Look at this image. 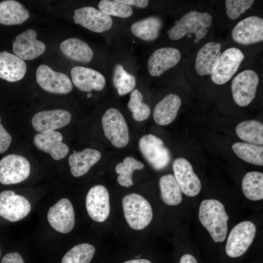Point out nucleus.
Listing matches in <instances>:
<instances>
[{
  "instance_id": "4c0bfd02",
  "label": "nucleus",
  "mask_w": 263,
  "mask_h": 263,
  "mask_svg": "<svg viewBox=\"0 0 263 263\" xmlns=\"http://www.w3.org/2000/svg\"><path fill=\"white\" fill-rule=\"evenodd\" d=\"M143 103V95L137 89H135L131 94L128 107L132 113H134L139 108Z\"/></svg>"
},
{
  "instance_id": "9b49d317",
  "label": "nucleus",
  "mask_w": 263,
  "mask_h": 263,
  "mask_svg": "<svg viewBox=\"0 0 263 263\" xmlns=\"http://www.w3.org/2000/svg\"><path fill=\"white\" fill-rule=\"evenodd\" d=\"M31 205L24 197L12 190L0 193V216L11 222L19 221L30 212Z\"/></svg>"
},
{
  "instance_id": "58836bf2",
  "label": "nucleus",
  "mask_w": 263,
  "mask_h": 263,
  "mask_svg": "<svg viewBox=\"0 0 263 263\" xmlns=\"http://www.w3.org/2000/svg\"><path fill=\"white\" fill-rule=\"evenodd\" d=\"M0 117V153L7 150L11 142L10 134L5 130L1 125Z\"/></svg>"
},
{
  "instance_id": "39448f33",
  "label": "nucleus",
  "mask_w": 263,
  "mask_h": 263,
  "mask_svg": "<svg viewBox=\"0 0 263 263\" xmlns=\"http://www.w3.org/2000/svg\"><path fill=\"white\" fill-rule=\"evenodd\" d=\"M139 148L143 157L154 169L161 170L169 164V150L156 136L152 134L143 136L139 140Z\"/></svg>"
},
{
  "instance_id": "e433bc0d",
  "label": "nucleus",
  "mask_w": 263,
  "mask_h": 263,
  "mask_svg": "<svg viewBox=\"0 0 263 263\" xmlns=\"http://www.w3.org/2000/svg\"><path fill=\"white\" fill-rule=\"evenodd\" d=\"M253 0H226L225 8L226 14L229 19H235L251 7L254 3Z\"/></svg>"
},
{
  "instance_id": "6ab92c4d",
  "label": "nucleus",
  "mask_w": 263,
  "mask_h": 263,
  "mask_svg": "<svg viewBox=\"0 0 263 263\" xmlns=\"http://www.w3.org/2000/svg\"><path fill=\"white\" fill-rule=\"evenodd\" d=\"M71 75L74 85L83 92L93 90L100 91L106 84L104 76L99 72L82 66H75L71 70Z\"/></svg>"
},
{
  "instance_id": "412c9836",
  "label": "nucleus",
  "mask_w": 263,
  "mask_h": 263,
  "mask_svg": "<svg viewBox=\"0 0 263 263\" xmlns=\"http://www.w3.org/2000/svg\"><path fill=\"white\" fill-rule=\"evenodd\" d=\"M61 133L56 131L36 134L34 143L39 150L49 153L55 160H58L66 156L69 152L68 146L62 143Z\"/></svg>"
},
{
  "instance_id": "a19ab883",
  "label": "nucleus",
  "mask_w": 263,
  "mask_h": 263,
  "mask_svg": "<svg viewBox=\"0 0 263 263\" xmlns=\"http://www.w3.org/2000/svg\"><path fill=\"white\" fill-rule=\"evenodd\" d=\"M1 263H24L21 256L17 252L7 253L2 259Z\"/></svg>"
},
{
  "instance_id": "393cba45",
  "label": "nucleus",
  "mask_w": 263,
  "mask_h": 263,
  "mask_svg": "<svg viewBox=\"0 0 263 263\" xmlns=\"http://www.w3.org/2000/svg\"><path fill=\"white\" fill-rule=\"evenodd\" d=\"M101 156L99 151L89 148L72 153L68 159L71 173L75 177L84 175L100 160Z\"/></svg>"
},
{
  "instance_id": "cd10ccee",
  "label": "nucleus",
  "mask_w": 263,
  "mask_h": 263,
  "mask_svg": "<svg viewBox=\"0 0 263 263\" xmlns=\"http://www.w3.org/2000/svg\"><path fill=\"white\" fill-rule=\"evenodd\" d=\"M162 26L161 19L151 16L134 22L131 29L132 34L140 39L152 41L158 37Z\"/></svg>"
},
{
  "instance_id": "c756f323",
  "label": "nucleus",
  "mask_w": 263,
  "mask_h": 263,
  "mask_svg": "<svg viewBox=\"0 0 263 263\" xmlns=\"http://www.w3.org/2000/svg\"><path fill=\"white\" fill-rule=\"evenodd\" d=\"M161 196L163 202L169 206L179 204L182 200L181 190L174 176L163 175L159 180Z\"/></svg>"
},
{
  "instance_id": "f03ea898",
  "label": "nucleus",
  "mask_w": 263,
  "mask_h": 263,
  "mask_svg": "<svg viewBox=\"0 0 263 263\" xmlns=\"http://www.w3.org/2000/svg\"><path fill=\"white\" fill-rule=\"evenodd\" d=\"M212 21L211 16L207 12L191 11L184 15L167 33L173 40L180 39L188 33H194L196 38H202L207 33V28Z\"/></svg>"
},
{
  "instance_id": "4be33fe9",
  "label": "nucleus",
  "mask_w": 263,
  "mask_h": 263,
  "mask_svg": "<svg viewBox=\"0 0 263 263\" xmlns=\"http://www.w3.org/2000/svg\"><path fill=\"white\" fill-rule=\"evenodd\" d=\"M220 43L209 42L198 51L195 62V70L200 75H211L216 68L221 53Z\"/></svg>"
},
{
  "instance_id": "aec40b11",
  "label": "nucleus",
  "mask_w": 263,
  "mask_h": 263,
  "mask_svg": "<svg viewBox=\"0 0 263 263\" xmlns=\"http://www.w3.org/2000/svg\"><path fill=\"white\" fill-rule=\"evenodd\" d=\"M179 51L174 48L165 47L155 51L148 61V70L152 76H159L175 66L180 61Z\"/></svg>"
},
{
  "instance_id": "79ce46f5",
  "label": "nucleus",
  "mask_w": 263,
  "mask_h": 263,
  "mask_svg": "<svg viewBox=\"0 0 263 263\" xmlns=\"http://www.w3.org/2000/svg\"><path fill=\"white\" fill-rule=\"evenodd\" d=\"M119 2L130 6H134L138 8H145L149 3L147 0H118Z\"/></svg>"
},
{
  "instance_id": "de8ad7c7",
  "label": "nucleus",
  "mask_w": 263,
  "mask_h": 263,
  "mask_svg": "<svg viewBox=\"0 0 263 263\" xmlns=\"http://www.w3.org/2000/svg\"></svg>"
},
{
  "instance_id": "5701e85b",
  "label": "nucleus",
  "mask_w": 263,
  "mask_h": 263,
  "mask_svg": "<svg viewBox=\"0 0 263 263\" xmlns=\"http://www.w3.org/2000/svg\"><path fill=\"white\" fill-rule=\"evenodd\" d=\"M26 71V64L19 57L6 51L0 52V78L9 82L21 79Z\"/></svg>"
},
{
  "instance_id": "6e6552de",
  "label": "nucleus",
  "mask_w": 263,
  "mask_h": 263,
  "mask_svg": "<svg viewBox=\"0 0 263 263\" xmlns=\"http://www.w3.org/2000/svg\"><path fill=\"white\" fill-rule=\"evenodd\" d=\"M30 172V163L22 156L9 154L0 161V182L2 184L21 182L28 177Z\"/></svg>"
},
{
  "instance_id": "7ed1b4c3",
  "label": "nucleus",
  "mask_w": 263,
  "mask_h": 263,
  "mask_svg": "<svg viewBox=\"0 0 263 263\" xmlns=\"http://www.w3.org/2000/svg\"><path fill=\"white\" fill-rule=\"evenodd\" d=\"M124 217L129 226L141 230L150 223L152 210L149 202L142 196L135 193L125 195L122 199Z\"/></svg>"
},
{
  "instance_id": "f704fd0d",
  "label": "nucleus",
  "mask_w": 263,
  "mask_h": 263,
  "mask_svg": "<svg viewBox=\"0 0 263 263\" xmlns=\"http://www.w3.org/2000/svg\"><path fill=\"white\" fill-rule=\"evenodd\" d=\"M95 252L94 247L83 243L75 245L63 256L61 263H89Z\"/></svg>"
},
{
  "instance_id": "ddd939ff",
  "label": "nucleus",
  "mask_w": 263,
  "mask_h": 263,
  "mask_svg": "<svg viewBox=\"0 0 263 263\" xmlns=\"http://www.w3.org/2000/svg\"><path fill=\"white\" fill-rule=\"evenodd\" d=\"M73 19L75 24L96 33L108 31L113 24L111 16L91 6L75 9Z\"/></svg>"
},
{
  "instance_id": "2f4dec72",
  "label": "nucleus",
  "mask_w": 263,
  "mask_h": 263,
  "mask_svg": "<svg viewBox=\"0 0 263 263\" xmlns=\"http://www.w3.org/2000/svg\"><path fill=\"white\" fill-rule=\"evenodd\" d=\"M235 153L245 162L257 166L263 165V147L245 142H236L232 146Z\"/></svg>"
},
{
  "instance_id": "a211bd4d",
  "label": "nucleus",
  "mask_w": 263,
  "mask_h": 263,
  "mask_svg": "<svg viewBox=\"0 0 263 263\" xmlns=\"http://www.w3.org/2000/svg\"><path fill=\"white\" fill-rule=\"evenodd\" d=\"M37 32L28 29L18 35L13 43L15 55L22 59L32 60L42 54L45 50V44L37 40Z\"/></svg>"
},
{
  "instance_id": "49530a36",
  "label": "nucleus",
  "mask_w": 263,
  "mask_h": 263,
  "mask_svg": "<svg viewBox=\"0 0 263 263\" xmlns=\"http://www.w3.org/2000/svg\"><path fill=\"white\" fill-rule=\"evenodd\" d=\"M198 41H199V39H197V38H196L194 39V42H195V43H197V42H198Z\"/></svg>"
},
{
  "instance_id": "a878e982",
  "label": "nucleus",
  "mask_w": 263,
  "mask_h": 263,
  "mask_svg": "<svg viewBox=\"0 0 263 263\" xmlns=\"http://www.w3.org/2000/svg\"><path fill=\"white\" fill-rule=\"evenodd\" d=\"M30 17L28 11L19 2L6 0L0 2V23L5 25L21 24Z\"/></svg>"
},
{
  "instance_id": "423d86ee",
  "label": "nucleus",
  "mask_w": 263,
  "mask_h": 263,
  "mask_svg": "<svg viewBox=\"0 0 263 263\" xmlns=\"http://www.w3.org/2000/svg\"><path fill=\"white\" fill-rule=\"evenodd\" d=\"M256 232L255 225L243 221L236 225L229 234L226 246V254L231 258L242 256L252 243Z\"/></svg>"
},
{
  "instance_id": "f8f14e48",
  "label": "nucleus",
  "mask_w": 263,
  "mask_h": 263,
  "mask_svg": "<svg viewBox=\"0 0 263 263\" xmlns=\"http://www.w3.org/2000/svg\"><path fill=\"white\" fill-rule=\"evenodd\" d=\"M172 168L181 191L189 197L197 195L201 189V183L189 161L184 158H177L173 161Z\"/></svg>"
},
{
  "instance_id": "f3484780",
  "label": "nucleus",
  "mask_w": 263,
  "mask_h": 263,
  "mask_svg": "<svg viewBox=\"0 0 263 263\" xmlns=\"http://www.w3.org/2000/svg\"><path fill=\"white\" fill-rule=\"evenodd\" d=\"M71 114L67 111L55 109L37 113L33 117L34 129L40 133L54 131L69 124Z\"/></svg>"
},
{
  "instance_id": "7c9ffc66",
  "label": "nucleus",
  "mask_w": 263,
  "mask_h": 263,
  "mask_svg": "<svg viewBox=\"0 0 263 263\" xmlns=\"http://www.w3.org/2000/svg\"><path fill=\"white\" fill-rule=\"evenodd\" d=\"M242 187L244 196L252 201L263 199V174L256 171H249L244 176Z\"/></svg>"
},
{
  "instance_id": "473e14b6",
  "label": "nucleus",
  "mask_w": 263,
  "mask_h": 263,
  "mask_svg": "<svg viewBox=\"0 0 263 263\" xmlns=\"http://www.w3.org/2000/svg\"><path fill=\"white\" fill-rule=\"evenodd\" d=\"M144 167V165L141 162L133 157H125L123 162L118 164L115 167V171L119 174L117 178L118 183L120 185L125 187L133 185V172L136 169H142Z\"/></svg>"
},
{
  "instance_id": "c9c22d12",
  "label": "nucleus",
  "mask_w": 263,
  "mask_h": 263,
  "mask_svg": "<svg viewBox=\"0 0 263 263\" xmlns=\"http://www.w3.org/2000/svg\"><path fill=\"white\" fill-rule=\"evenodd\" d=\"M100 10L109 16L121 18L131 16L133 11L131 6L120 2L118 0H101L98 3Z\"/></svg>"
},
{
  "instance_id": "37998d69",
  "label": "nucleus",
  "mask_w": 263,
  "mask_h": 263,
  "mask_svg": "<svg viewBox=\"0 0 263 263\" xmlns=\"http://www.w3.org/2000/svg\"><path fill=\"white\" fill-rule=\"evenodd\" d=\"M179 263H198L195 258L188 254L183 255L180 260Z\"/></svg>"
},
{
  "instance_id": "72a5a7b5",
  "label": "nucleus",
  "mask_w": 263,
  "mask_h": 263,
  "mask_svg": "<svg viewBox=\"0 0 263 263\" xmlns=\"http://www.w3.org/2000/svg\"><path fill=\"white\" fill-rule=\"evenodd\" d=\"M113 83L120 95L132 92L136 86L135 76L127 72L121 64H116L113 69Z\"/></svg>"
},
{
  "instance_id": "9d476101",
  "label": "nucleus",
  "mask_w": 263,
  "mask_h": 263,
  "mask_svg": "<svg viewBox=\"0 0 263 263\" xmlns=\"http://www.w3.org/2000/svg\"><path fill=\"white\" fill-rule=\"evenodd\" d=\"M244 58L238 48L232 47L225 50L220 56L217 66L211 75L212 81L222 85L229 80L238 70Z\"/></svg>"
},
{
  "instance_id": "2eb2a0df",
  "label": "nucleus",
  "mask_w": 263,
  "mask_h": 263,
  "mask_svg": "<svg viewBox=\"0 0 263 263\" xmlns=\"http://www.w3.org/2000/svg\"><path fill=\"white\" fill-rule=\"evenodd\" d=\"M86 207L90 217L97 222H104L110 212L109 194L102 185H96L88 191L86 198Z\"/></svg>"
},
{
  "instance_id": "ea45409f",
  "label": "nucleus",
  "mask_w": 263,
  "mask_h": 263,
  "mask_svg": "<svg viewBox=\"0 0 263 263\" xmlns=\"http://www.w3.org/2000/svg\"><path fill=\"white\" fill-rule=\"evenodd\" d=\"M150 109L146 104L143 103L139 108L132 113V117L136 121L140 122L146 120L150 116Z\"/></svg>"
},
{
  "instance_id": "a18cd8bd",
  "label": "nucleus",
  "mask_w": 263,
  "mask_h": 263,
  "mask_svg": "<svg viewBox=\"0 0 263 263\" xmlns=\"http://www.w3.org/2000/svg\"><path fill=\"white\" fill-rule=\"evenodd\" d=\"M92 96V94H91V93H88V94H87V97H88V98H90V97H91Z\"/></svg>"
},
{
  "instance_id": "c03bdc74",
  "label": "nucleus",
  "mask_w": 263,
  "mask_h": 263,
  "mask_svg": "<svg viewBox=\"0 0 263 263\" xmlns=\"http://www.w3.org/2000/svg\"><path fill=\"white\" fill-rule=\"evenodd\" d=\"M124 263H151L150 261L146 259H134L124 262Z\"/></svg>"
},
{
  "instance_id": "0eeeda50",
  "label": "nucleus",
  "mask_w": 263,
  "mask_h": 263,
  "mask_svg": "<svg viewBox=\"0 0 263 263\" xmlns=\"http://www.w3.org/2000/svg\"><path fill=\"white\" fill-rule=\"evenodd\" d=\"M259 77L251 70H246L235 76L231 83V91L235 102L239 106L249 105L256 96Z\"/></svg>"
},
{
  "instance_id": "c85d7f7f",
  "label": "nucleus",
  "mask_w": 263,
  "mask_h": 263,
  "mask_svg": "<svg viewBox=\"0 0 263 263\" xmlns=\"http://www.w3.org/2000/svg\"><path fill=\"white\" fill-rule=\"evenodd\" d=\"M236 132L242 140L249 143L262 146L263 144V125L255 120H245L239 123Z\"/></svg>"
},
{
  "instance_id": "bb28decb",
  "label": "nucleus",
  "mask_w": 263,
  "mask_h": 263,
  "mask_svg": "<svg viewBox=\"0 0 263 263\" xmlns=\"http://www.w3.org/2000/svg\"><path fill=\"white\" fill-rule=\"evenodd\" d=\"M60 49L66 57L79 62L89 63L94 56V53L89 45L76 38L63 41L60 44Z\"/></svg>"
},
{
  "instance_id": "4468645a",
  "label": "nucleus",
  "mask_w": 263,
  "mask_h": 263,
  "mask_svg": "<svg viewBox=\"0 0 263 263\" xmlns=\"http://www.w3.org/2000/svg\"><path fill=\"white\" fill-rule=\"evenodd\" d=\"M47 219L51 226L61 233H67L74 228L75 223V213L71 202L67 198H62L50 207Z\"/></svg>"
},
{
  "instance_id": "b1692460",
  "label": "nucleus",
  "mask_w": 263,
  "mask_h": 263,
  "mask_svg": "<svg viewBox=\"0 0 263 263\" xmlns=\"http://www.w3.org/2000/svg\"><path fill=\"white\" fill-rule=\"evenodd\" d=\"M181 105V100L177 95H167L155 106L153 111L154 120L160 125L170 124L176 117Z\"/></svg>"
},
{
  "instance_id": "20e7f679",
  "label": "nucleus",
  "mask_w": 263,
  "mask_h": 263,
  "mask_svg": "<svg viewBox=\"0 0 263 263\" xmlns=\"http://www.w3.org/2000/svg\"><path fill=\"white\" fill-rule=\"evenodd\" d=\"M102 125L105 136L116 148L126 146L129 141V129L121 113L116 109L107 110L102 118Z\"/></svg>"
},
{
  "instance_id": "f257e3e1",
  "label": "nucleus",
  "mask_w": 263,
  "mask_h": 263,
  "mask_svg": "<svg viewBox=\"0 0 263 263\" xmlns=\"http://www.w3.org/2000/svg\"><path fill=\"white\" fill-rule=\"evenodd\" d=\"M199 219L215 242L225 240L229 217L221 202L215 199L203 200L199 207Z\"/></svg>"
},
{
  "instance_id": "dca6fc26",
  "label": "nucleus",
  "mask_w": 263,
  "mask_h": 263,
  "mask_svg": "<svg viewBox=\"0 0 263 263\" xmlns=\"http://www.w3.org/2000/svg\"><path fill=\"white\" fill-rule=\"evenodd\" d=\"M233 40L240 44L248 45L263 40V19L250 16L239 22L232 31Z\"/></svg>"
},
{
  "instance_id": "1a4fd4ad",
  "label": "nucleus",
  "mask_w": 263,
  "mask_h": 263,
  "mask_svg": "<svg viewBox=\"0 0 263 263\" xmlns=\"http://www.w3.org/2000/svg\"><path fill=\"white\" fill-rule=\"evenodd\" d=\"M36 79L40 87L49 93L67 94L73 90L72 81L67 75L55 71L45 64L37 68Z\"/></svg>"
}]
</instances>
